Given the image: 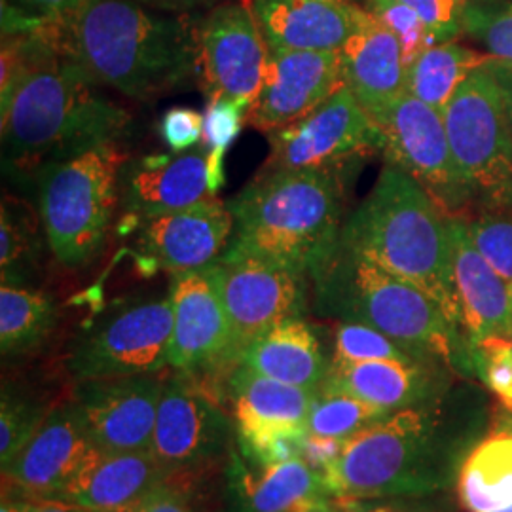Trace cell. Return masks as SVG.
I'll use <instances>...</instances> for the list:
<instances>
[{
  "label": "cell",
  "instance_id": "cell-1",
  "mask_svg": "<svg viewBox=\"0 0 512 512\" xmlns=\"http://www.w3.org/2000/svg\"><path fill=\"white\" fill-rule=\"evenodd\" d=\"M23 73L0 101L6 162L21 171L114 145L129 133L128 110L99 92L73 57L37 27L18 33Z\"/></svg>",
  "mask_w": 512,
  "mask_h": 512
},
{
  "label": "cell",
  "instance_id": "cell-2",
  "mask_svg": "<svg viewBox=\"0 0 512 512\" xmlns=\"http://www.w3.org/2000/svg\"><path fill=\"white\" fill-rule=\"evenodd\" d=\"M42 29L93 82L135 101L175 92L200 73L198 25L188 14L137 0H86Z\"/></svg>",
  "mask_w": 512,
  "mask_h": 512
},
{
  "label": "cell",
  "instance_id": "cell-3",
  "mask_svg": "<svg viewBox=\"0 0 512 512\" xmlns=\"http://www.w3.org/2000/svg\"><path fill=\"white\" fill-rule=\"evenodd\" d=\"M317 310L384 332L420 361L471 368V344L427 293L385 272L346 245L340 234L311 268Z\"/></svg>",
  "mask_w": 512,
  "mask_h": 512
},
{
  "label": "cell",
  "instance_id": "cell-4",
  "mask_svg": "<svg viewBox=\"0 0 512 512\" xmlns=\"http://www.w3.org/2000/svg\"><path fill=\"white\" fill-rule=\"evenodd\" d=\"M448 220L416 179L385 164L368 196L344 220L340 239L385 272L429 294L461 327Z\"/></svg>",
  "mask_w": 512,
  "mask_h": 512
},
{
  "label": "cell",
  "instance_id": "cell-5",
  "mask_svg": "<svg viewBox=\"0 0 512 512\" xmlns=\"http://www.w3.org/2000/svg\"><path fill=\"white\" fill-rule=\"evenodd\" d=\"M342 175L327 169H264L228 202L234 234L226 253L262 256L310 277L344 224Z\"/></svg>",
  "mask_w": 512,
  "mask_h": 512
},
{
  "label": "cell",
  "instance_id": "cell-6",
  "mask_svg": "<svg viewBox=\"0 0 512 512\" xmlns=\"http://www.w3.org/2000/svg\"><path fill=\"white\" fill-rule=\"evenodd\" d=\"M128 162V150L114 143L38 167V211L61 266L82 270L103 255Z\"/></svg>",
  "mask_w": 512,
  "mask_h": 512
},
{
  "label": "cell",
  "instance_id": "cell-7",
  "mask_svg": "<svg viewBox=\"0 0 512 512\" xmlns=\"http://www.w3.org/2000/svg\"><path fill=\"white\" fill-rule=\"evenodd\" d=\"M439 420L420 404L387 414L344 442L319 471L327 494L342 501L425 494L435 488Z\"/></svg>",
  "mask_w": 512,
  "mask_h": 512
},
{
  "label": "cell",
  "instance_id": "cell-8",
  "mask_svg": "<svg viewBox=\"0 0 512 512\" xmlns=\"http://www.w3.org/2000/svg\"><path fill=\"white\" fill-rule=\"evenodd\" d=\"M488 63L459 86L442 118L456 164L476 200L488 209L512 211V126Z\"/></svg>",
  "mask_w": 512,
  "mask_h": 512
},
{
  "label": "cell",
  "instance_id": "cell-9",
  "mask_svg": "<svg viewBox=\"0 0 512 512\" xmlns=\"http://www.w3.org/2000/svg\"><path fill=\"white\" fill-rule=\"evenodd\" d=\"M368 116L380 131L385 164L416 179L448 217H456L475 200L452 154L442 112L404 92Z\"/></svg>",
  "mask_w": 512,
  "mask_h": 512
},
{
  "label": "cell",
  "instance_id": "cell-10",
  "mask_svg": "<svg viewBox=\"0 0 512 512\" xmlns=\"http://www.w3.org/2000/svg\"><path fill=\"white\" fill-rule=\"evenodd\" d=\"M171 300H152L116 311L84 332L67 357L76 382L160 374L169 366Z\"/></svg>",
  "mask_w": 512,
  "mask_h": 512
},
{
  "label": "cell",
  "instance_id": "cell-11",
  "mask_svg": "<svg viewBox=\"0 0 512 512\" xmlns=\"http://www.w3.org/2000/svg\"><path fill=\"white\" fill-rule=\"evenodd\" d=\"M266 135L264 169L344 171L353 160L382 154L380 131L346 84L304 118Z\"/></svg>",
  "mask_w": 512,
  "mask_h": 512
},
{
  "label": "cell",
  "instance_id": "cell-12",
  "mask_svg": "<svg viewBox=\"0 0 512 512\" xmlns=\"http://www.w3.org/2000/svg\"><path fill=\"white\" fill-rule=\"evenodd\" d=\"M169 366L203 380H226L239 365L215 266L173 274Z\"/></svg>",
  "mask_w": 512,
  "mask_h": 512
},
{
  "label": "cell",
  "instance_id": "cell-13",
  "mask_svg": "<svg viewBox=\"0 0 512 512\" xmlns=\"http://www.w3.org/2000/svg\"><path fill=\"white\" fill-rule=\"evenodd\" d=\"M213 266L239 363L245 349L264 332L302 315L308 275L256 255L224 253Z\"/></svg>",
  "mask_w": 512,
  "mask_h": 512
},
{
  "label": "cell",
  "instance_id": "cell-14",
  "mask_svg": "<svg viewBox=\"0 0 512 512\" xmlns=\"http://www.w3.org/2000/svg\"><path fill=\"white\" fill-rule=\"evenodd\" d=\"M230 435L211 380L177 370L164 376L150 452L169 473L219 458Z\"/></svg>",
  "mask_w": 512,
  "mask_h": 512
},
{
  "label": "cell",
  "instance_id": "cell-15",
  "mask_svg": "<svg viewBox=\"0 0 512 512\" xmlns=\"http://www.w3.org/2000/svg\"><path fill=\"white\" fill-rule=\"evenodd\" d=\"M268 54L251 4L224 0L198 25L200 73L211 99H232L247 112L260 90Z\"/></svg>",
  "mask_w": 512,
  "mask_h": 512
},
{
  "label": "cell",
  "instance_id": "cell-16",
  "mask_svg": "<svg viewBox=\"0 0 512 512\" xmlns=\"http://www.w3.org/2000/svg\"><path fill=\"white\" fill-rule=\"evenodd\" d=\"M162 387V372L88 380L76 385L73 403L101 452H145L152 446Z\"/></svg>",
  "mask_w": 512,
  "mask_h": 512
},
{
  "label": "cell",
  "instance_id": "cell-17",
  "mask_svg": "<svg viewBox=\"0 0 512 512\" xmlns=\"http://www.w3.org/2000/svg\"><path fill=\"white\" fill-rule=\"evenodd\" d=\"M344 86L340 52L270 50L262 84L245 112L249 126L270 133L310 114Z\"/></svg>",
  "mask_w": 512,
  "mask_h": 512
},
{
  "label": "cell",
  "instance_id": "cell-18",
  "mask_svg": "<svg viewBox=\"0 0 512 512\" xmlns=\"http://www.w3.org/2000/svg\"><path fill=\"white\" fill-rule=\"evenodd\" d=\"M99 452L74 403L46 414L35 437L2 471V492L33 501L55 499Z\"/></svg>",
  "mask_w": 512,
  "mask_h": 512
},
{
  "label": "cell",
  "instance_id": "cell-19",
  "mask_svg": "<svg viewBox=\"0 0 512 512\" xmlns=\"http://www.w3.org/2000/svg\"><path fill=\"white\" fill-rule=\"evenodd\" d=\"M234 234L228 203L211 196L179 211L145 219L137 239L141 255L171 274L211 266L226 253Z\"/></svg>",
  "mask_w": 512,
  "mask_h": 512
},
{
  "label": "cell",
  "instance_id": "cell-20",
  "mask_svg": "<svg viewBox=\"0 0 512 512\" xmlns=\"http://www.w3.org/2000/svg\"><path fill=\"white\" fill-rule=\"evenodd\" d=\"M226 393L239 439L253 458H260L275 440L308 437L315 391L281 384L238 365L226 378Z\"/></svg>",
  "mask_w": 512,
  "mask_h": 512
},
{
  "label": "cell",
  "instance_id": "cell-21",
  "mask_svg": "<svg viewBox=\"0 0 512 512\" xmlns=\"http://www.w3.org/2000/svg\"><path fill=\"white\" fill-rule=\"evenodd\" d=\"M209 150L181 156H145L126 164L120 177V205L135 219H152L211 198Z\"/></svg>",
  "mask_w": 512,
  "mask_h": 512
},
{
  "label": "cell",
  "instance_id": "cell-22",
  "mask_svg": "<svg viewBox=\"0 0 512 512\" xmlns=\"http://www.w3.org/2000/svg\"><path fill=\"white\" fill-rule=\"evenodd\" d=\"M448 226L459 323L469 344L492 336L512 338L511 285L476 251L461 215L450 217Z\"/></svg>",
  "mask_w": 512,
  "mask_h": 512
},
{
  "label": "cell",
  "instance_id": "cell-23",
  "mask_svg": "<svg viewBox=\"0 0 512 512\" xmlns=\"http://www.w3.org/2000/svg\"><path fill=\"white\" fill-rule=\"evenodd\" d=\"M270 50L340 52L365 8L349 0H251Z\"/></svg>",
  "mask_w": 512,
  "mask_h": 512
},
{
  "label": "cell",
  "instance_id": "cell-24",
  "mask_svg": "<svg viewBox=\"0 0 512 512\" xmlns=\"http://www.w3.org/2000/svg\"><path fill=\"white\" fill-rule=\"evenodd\" d=\"M344 84L366 112L380 109L406 92V65L399 38L365 8L340 50Z\"/></svg>",
  "mask_w": 512,
  "mask_h": 512
},
{
  "label": "cell",
  "instance_id": "cell-25",
  "mask_svg": "<svg viewBox=\"0 0 512 512\" xmlns=\"http://www.w3.org/2000/svg\"><path fill=\"white\" fill-rule=\"evenodd\" d=\"M169 475L150 450L126 454L99 450L55 501L93 512L116 511L143 501L154 488L167 482Z\"/></svg>",
  "mask_w": 512,
  "mask_h": 512
},
{
  "label": "cell",
  "instance_id": "cell-26",
  "mask_svg": "<svg viewBox=\"0 0 512 512\" xmlns=\"http://www.w3.org/2000/svg\"><path fill=\"white\" fill-rule=\"evenodd\" d=\"M239 365L281 384L310 391L321 387L330 368L317 334L300 315L289 317L264 332L255 344L245 349Z\"/></svg>",
  "mask_w": 512,
  "mask_h": 512
},
{
  "label": "cell",
  "instance_id": "cell-27",
  "mask_svg": "<svg viewBox=\"0 0 512 512\" xmlns=\"http://www.w3.org/2000/svg\"><path fill=\"white\" fill-rule=\"evenodd\" d=\"M321 391L346 393L387 412L420 404L429 393V374L423 361H365L330 363Z\"/></svg>",
  "mask_w": 512,
  "mask_h": 512
},
{
  "label": "cell",
  "instance_id": "cell-28",
  "mask_svg": "<svg viewBox=\"0 0 512 512\" xmlns=\"http://www.w3.org/2000/svg\"><path fill=\"white\" fill-rule=\"evenodd\" d=\"M459 501L469 512H497L512 505V427L476 444L461 465Z\"/></svg>",
  "mask_w": 512,
  "mask_h": 512
},
{
  "label": "cell",
  "instance_id": "cell-29",
  "mask_svg": "<svg viewBox=\"0 0 512 512\" xmlns=\"http://www.w3.org/2000/svg\"><path fill=\"white\" fill-rule=\"evenodd\" d=\"M327 495L319 473L302 458L264 465L245 486L249 512H313L329 505Z\"/></svg>",
  "mask_w": 512,
  "mask_h": 512
},
{
  "label": "cell",
  "instance_id": "cell-30",
  "mask_svg": "<svg viewBox=\"0 0 512 512\" xmlns=\"http://www.w3.org/2000/svg\"><path fill=\"white\" fill-rule=\"evenodd\" d=\"M490 54H478L458 42L435 44L406 69V92L435 110L446 109L459 86L490 61Z\"/></svg>",
  "mask_w": 512,
  "mask_h": 512
},
{
  "label": "cell",
  "instance_id": "cell-31",
  "mask_svg": "<svg viewBox=\"0 0 512 512\" xmlns=\"http://www.w3.org/2000/svg\"><path fill=\"white\" fill-rule=\"evenodd\" d=\"M57 319L54 300L40 291L2 283L0 287V349L2 357L37 351L52 334Z\"/></svg>",
  "mask_w": 512,
  "mask_h": 512
},
{
  "label": "cell",
  "instance_id": "cell-32",
  "mask_svg": "<svg viewBox=\"0 0 512 512\" xmlns=\"http://www.w3.org/2000/svg\"><path fill=\"white\" fill-rule=\"evenodd\" d=\"M42 219L27 203L6 198L0 211V266L2 283L23 285L40 247Z\"/></svg>",
  "mask_w": 512,
  "mask_h": 512
},
{
  "label": "cell",
  "instance_id": "cell-33",
  "mask_svg": "<svg viewBox=\"0 0 512 512\" xmlns=\"http://www.w3.org/2000/svg\"><path fill=\"white\" fill-rule=\"evenodd\" d=\"M387 414L391 412L346 393L317 389L308 418V435L321 439L348 440Z\"/></svg>",
  "mask_w": 512,
  "mask_h": 512
},
{
  "label": "cell",
  "instance_id": "cell-34",
  "mask_svg": "<svg viewBox=\"0 0 512 512\" xmlns=\"http://www.w3.org/2000/svg\"><path fill=\"white\" fill-rule=\"evenodd\" d=\"M463 33L512 69V0H467Z\"/></svg>",
  "mask_w": 512,
  "mask_h": 512
},
{
  "label": "cell",
  "instance_id": "cell-35",
  "mask_svg": "<svg viewBox=\"0 0 512 512\" xmlns=\"http://www.w3.org/2000/svg\"><path fill=\"white\" fill-rule=\"evenodd\" d=\"M412 361L406 349L384 332L365 323L342 321L334 332V355L330 363H365V361ZM420 361V359H418Z\"/></svg>",
  "mask_w": 512,
  "mask_h": 512
},
{
  "label": "cell",
  "instance_id": "cell-36",
  "mask_svg": "<svg viewBox=\"0 0 512 512\" xmlns=\"http://www.w3.org/2000/svg\"><path fill=\"white\" fill-rule=\"evenodd\" d=\"M48 414V412H46ZM42 408L29 403L27 399L14 395L12 391H2L0 401V465L2 471L12 465L21 450L35 437L38 427L46 418Z\"/></svg>",
  "mask_w": 512,
  "mask_h": 512
},
{
  "label": "cell",
  "instance_id": "cell-37",
  "mask_svg": "<svg viewBox=\"0 0 512 512\" xmlns=\"http://www.w3.org/2000/svg\"><path fill=\"white\" fill-rule=\"evenodd\" d=\"M469 236L476 251L501 275L512 283V211L488 209L467 222Z\"/></svg>",
  "mask_w": 512,
  "mask_h": 512
},
{
  "label": "cell",
  "instance_id": "cell-38",
  "mask_svg": "<svg viewBox=\"0 0 512 512\" xmlns=\"http://www.w3.org/2000/svg\"><path fill=\"white\" fill-rule=\"evenodd\" d=\"M365 8L384 23L391 33L399 38L403 48L406 69L420 57L425 50L435 46V38L431 37L423 19L399 0H365Z\"/></svg>",
  "mask_w": 512,
  "mask_h": 512
},
{
  "label": "cell",
  "instance_id": "cell-39",
  "mask_svg": "<svg viewBox=\"0 0 512 512\" xmlns=\"http://www.w3.org/2000/svg\"><path fill=\"white\" fill-rule=\"evenodd\" d=\"M473 366L484 384L509 412H512V338L492 336L471 342Z\"/></svg>",
  "mask_w": 512,
  "mask_h": 512
},
{
  "label": "cell",
  "instance_id": "cell-40",
  "mask_svg": "<svg viewBox=\"0 0 512 512\" xmlns=\"http://www.w3.org/2000/svg\"><path fill=\"white\" fill-rule=\"evenodd\" d=\"M86 0H2L4 33L33 31L69 18Z\"/></svg>",
  "mask_w": 512,
  "mask_h": 512
},
{
  "label": "cell",
  "instance_id": "cell-41",
  "mask_svg": "<svg viewBox=\"0 0 512 512\" xmlns=\"http://www.w3.org/2000/svg\"><path fill=\"white\" fill-rule=\"evenodd\" d=\"M412 8L427 25L437 44L452 42L463 33L467 0H399Z\"/></svg>",
  "mask_w": 512,
  "mask_h": 512
},
{
  "label": "cell",
  "instance_id": "cell-42",
  "mask_svg": "<svg viewBox=\"0 0 512 512\" xmlns=\"http://www.w3.org/2000/svg\"><path fill=\"white\" fill-rule=\"evenodd\" d=\"M243 120L245 110L236 101L213 97L203 116V145L226 150L236 141Z\"/></svg>",
  "mask_w": 512,
  "mask_h": 512
},
{
  "label": "cell",
  "instance_id": "cell-43",
  "mask_svg": "<svg viewBox=\"0 0 512 512\" xmlns=\"http://www.w3.org/2000/svg\"><path fill=\"white\" fill-rule=\"evenodd\" d=\"M160 137L173 152L190 150L203 139V116L188 107L169 109L160 120Z\"/></svg>",
  "mask_w": 512,
  "mask_h": 512
},
{
  "label": "cell",
  "instance_id": "cell-44",
  "mask_svg": "<svg viewBox=\"0 0 512 512\" xmlns=\"http://www.w3.org/2000/svg\"><path fill=\"white\" fill-rule=\"evenodd\" d=\"M344 442L346 440L321 439V437L308 435L302 446V459L319 473L321 469H325L329 463L338 458Z\"/></svg>",
  "mask_w": 512,
  "mask_h": 512
},
{
  "label": "cell",
  "instance_id": "cell-45",
  "mask_svg": "<svg viewBox=\"0 0 512 512\" xmlns=\"http://www.w3.org/2000/svg\"><path fill=\"white\" fill-rule=\"evenodd\" d=\"M143 503L145 512H192L186 497L167 482L154 488Z\"/></svg>",
  "mask_w": 512,
  "mask_h": 512
},
{
  "label": "cell",
  "instance_id": "cell-46",
  "mask_svg": "<svg viewBox=\"0 0 512 512\" xmlns=\"http://www.w3.org/2000/svg\"><path fill=\"white\" fill-rule=\"evenodd\" d=\"M137 2L150 6V8H156V10L188 14L190 10H196V8H207V6L215 8L224 0H137Z\"/></svg>",
  "mask_w": 512,
  "mask_h": 512
},
{
  "label": "cell",
  "instance_id": "cell-47",
  "mask_svg": "<svg viewBox=\"0 0 512 512\" xmlns=\"http://www.w3.org/2000/svg\"><path fill=\"white\" fill-rule=\"evenodd\" d=\"M488 67L492 69V73L497 78V84H499L501 93H503L505 107H507V112H509V120H511L512 126V69L507 67L503 61H499L494 55H492Z\"/></svg>",
  "mask_w": 512,
  "mask_h": 512
},
{
  "label": "cell",
  "instance_id": "cell-48",
  "mask_svg": "<svg viewBox=\"0 0 512 512\" xmlns=\"http://www.w3.org/2000/svg\"><path fill=\"white\" fill-rule=\"evenodd\" d=\"M37 501L21 497V495L8 494L2 492V505H0V512H31L33 505Z\"/></svg>",
  "mask_w": 512,
  "mask_h": 512
},
{
  "label": "cell",
  "instance_id": "cell-49",
  "mask_svg": "<svg viewBox=\"0 0 512 512\" xmlns=\"http://www.w3.org/2000/svg\"><path fill=\"white\" fill-rule=\"evenodd\" d=\"M31 512H93L82 507H76L71 503H63V501H55V499H46V501H37L33 505Z\"/></svg>",
  "mask_w": 512,
  "mask_h": 512
},
{
  "label": "cell",
  "instance_id": "cell-50",
  "mask_svg": "<svg viewBox=\"0 0 512 512\" xmlns=\"http://www.w3.org/2000/svg\"><path fill=\"white\" fill-rule=\"evenodd\" d=\"M145 501V499H143ZM143 501H137V503H133V505H128V507H122V509H116V511H107V512H145V503Z\"/></svg>",
  "mask_w": 512,
  "mask_h": 512
},
{
  "label": "cell",
  "instance_id": "cell-51",
  "mask_svg": "<svg viewBox=\"0 0 512 512\" xmlns=\"http://www.w3.org/2000/svg\"><path fill=\"white\" fill-rule=\"evenodd\" d=\"M313 512H342V511H336V509H330V505H327V507H321V509H317V511ZM372 512H387V511H372Z\"/></svg>",
  "mask_w": 512,
  "mask_h": 512
},
{
  "label": "cell",
  "instance_id": "cell-52",
  "mask_svg": "<svg viewBox=\"0 0 512 512\" xmlns=\"http://www.w3.org/2000/svg\"><path fill=\"white\" fill-rule=\"evenodd\" d=\"M497 512H512V505H511V507H507V509H503V511H497Z\"/></svg>",
  "mask_w": 512,
  "mask_h": 512
},
{
  "label": "cell",
  "instance_id": "cell-53",
  "mask_svg": "<svg viewBox=\"0 0 512 512\" xmlns=\"http://www.w3.org/2000/svg\"><path fill=\"white\" fill-rule=\"evenodd\" d=\"M511 294H512V283H511Z\"/></svg>",
  "mask_w": 512,
  "mask_h": 512
}]
</instances>
